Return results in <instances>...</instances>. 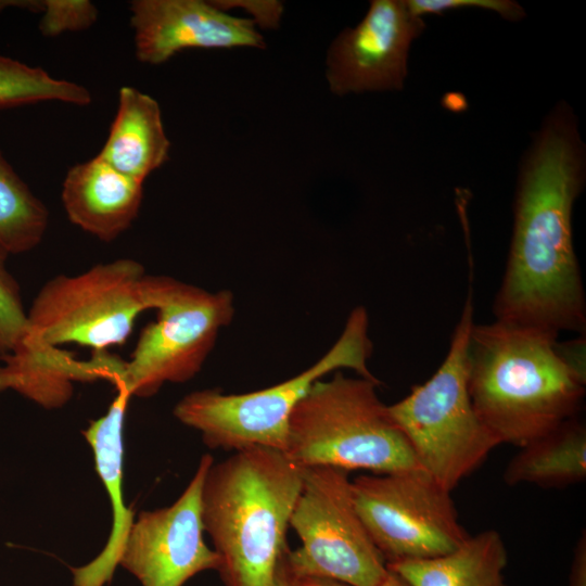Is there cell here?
<instances>
[{"mask_svg": "<svg viewBox=\"0 0 586 586\" xmlns=\"http://www.w3.org/2000/svg\"><path fill=\"white\" fill-rule=\"evenodd\" d=\"M169 148L157 101L137 88L122 87L115 118L97 156L143 182L168 160Z\"/></svg>", "mask_w": 586, "mask_h": 586, "instance_id": "17", "label": "cell"}, {"mask_svg": "<svg viewBox=\"0 0 586 586\" xmlns=\"http://www.w3.org/2000/svg\"><path fill=\"white\" fill-rule=\"evenodd\" d=\"M219 9L226 11L230 8H244L253 14V22L262 27L275 28L283 12V4L279 1H213Z\"/></svg>", "mask_w": 586, "mask_h": 586, "instance_id": "25", "label": "cell"}, {"mask_svg": "<svg viewBox=\"0 0 586 586\" xmlns=\"http://www.w3.org/2000/svg\"><path fill=\"white\" fill-rule=\"evenodd\" d=\"M569 586H586V534L584 530L574 548Z\"/></svg>", "mask_w": 586, "mask_h": 586, "instance_id": "27", "label": "cell"}, {"mask_svg": "<svg viewBox=\"0 0 586 586\" xmlns=\"http://www.w3.org/2000/svg\"><path fill=\"white\" fill-rule=\"evenodd\" d=\"M348 471L304 468L303 484L290 527L301 540L286 548L281 565L291 581L315 578L348 586H378L386 561L373 544L355 507Z\"/></svg>", "mask_w": 586, "mask_h": 586, "instance_id": "8", "label": "cell"}, {"mask_svg": "<svg viewBox=\"0 0 586 586\" xmlns=\"http://www.w3.org/2000/svg\"><path fill=\"white\" fill-rule=\"evenodd\" d=\"M291 581V579H290ZM294 586H347L339 582L328 579L306 578L291 581ZM378 586H409L398 574L388 570L386 577Z\"/></svg>", "mask_w": 586, "mask_h": 586, "instance_id": "28", "label": "cell"}, {"mask_svg": "<svg viewBox=\"0 0 586 586\" xmlns=\"http://www.w3.org/2000/svg\"><path fill=\"white\" fill-rule=\"evenodd\" d=\"M115 387L117 394L107 411L82 431L92 449L97 473L110 498L112 526L99 555L84 565L71 568L73 586H106L112 582L135 521V512L123 498L124 423L131 395L122 384Z\"/></svg>", "mask_w": 586, "mask_h": 586, "instance_id": "14", "label": "cell"}, {"mask_svg": "<svg viewBox=\"0 0 586 586\" xmlns=\"http://www.w3.org/2000/svg\"><path fill=\"white\" fill-rule=\"evenodd\" d=\"M356 510L388 563L446 555L469 536L450 491L421 468L351 482Z\"/></svg>", "mask_w": 586, "mask_h": 586, "instance_id": "10", "label": "cell"}, {"mask_svg": "<svg viewBox=\"0 0 586 586\" xmlns=\"http://www.w3.org/2000/svg\"><path fill=\"white\" fill-rule=\"evenodd\" d=\"M7 8L41 12L39 29L46 37L85 30L95 23L99 14L88 0H0V12Z\"/></svg>", "mask_w": 586, "mask_h": 586, "instance_id": "22", "label": "cell"}, {"mask_svg": "<svg viewBox=\"0 0 586 586\" xmlns=\"http://www.w3.org/2000/svg\"><path fill=\"white\" fill-rule=\"evenodd\" d=\"M421 17L404 0H373L361 22L330 44L326 78L336 95L400 89L411 41L422 31Z\"/></svg>", "mask_w": 586, "mask_h": 586, "instance_id": "12", "label": "cell"}, {"mask_svg": "<svg viewBox=\"0 0 586 586\" xmlns=\"http://www.w3.org/2000/svg\"><path fill=\"white\" fill-rule=\"evenodd\" d=\"M8 256L0 245V360L22 351L30 332L20 286L7 268Z\"/></svg>", "mask_w": 586, "mask_h": 586, "instance_id": "23", "label": "cell"}, {"mask_svg": "<svg viewBox=\"0 0 586 586\" xmlns=\"http://www.w3.org/2000/svg\"><path fill=\"white\" fill-rule=\"evenodd\" d=\"M144 294L157 318L142 329L116 385L145 398L165 383L194 378L235 308L231 291L211 292L167 276L146 273Z\"/></svg>", "mask_w": 586, "mask_h": 586, "instance_id": "7", "label": "cell"}, {"mask_svg": "<svg viewBox=\"0 0 586 586\" xmlns=\"http://www.w3.org/2000/svg\"><path fill=\"white\" fill-rule=\"evenodd\" d=\"M303 475L285 453L260 446L211 464L201 514L225 586H272Z\"/></svg>", "mask_w": 586, "mask_h": 586, "instance_id": "3", "label": "cell"}, {"mask_svg": "<svg viewBox=\"0 0 586 586\" xmlns=\"http://www.w3.org/2000/svg\"><path fill=\"white\" fill-rule=\"evenodd\" d=\"M1 360L0 393L13 390L46 409L63 407L73 395L74 382L107 380L112 368L105 353L78 360L71 352L49 346L30 334L23 351Z\"/></svg>", "mask_w": 586, "mask_h": 586, "instance_id": "16", "label": "cell"}, {"mask_svg": "<svg viewBox=\"0 0 586 586\" xmlns=\"http://www.w3.org/2000/svg\"><path fill=\"white\" fill-rule=\"evenodd\" d=\"M412 14H440L459 8H482L495 11L506 18H519L523 11L519 4L508 0H406Z\"/></svg>", "mask_w": 586, "mask_h": 586, "instance_id": "24", "label": "cell"}, {"mask_svg": "<svg viewBox=\"0 0 586 586\" xmlns=\"http://www.w3.org/2000/svg\"><path fill=\"white\" fill-rule=\"evenodd\" d=\"M145 276L142 264L119 258L50 279L27 313L30 335L49 346L73 343L93 353L125 344L149 309Z\"/></svg>", "mask_w": 586, "mask_h": 586, "instance_id": "9", "label": "cell"}, {"mask_svg": "<svg viewBox=\"0 0 586 586\" xmlns=\"http://www.w3.org/2000/svg\"><path fill=\"white\" fill-rule=\"evenodd\" d=\"M272 586H294L292 584V582L290 581V578L288 577V575L285 574L282 565H281V560H280V563H279V566H278V571H277V575H276V579H275V583L272 584Z\"/></svg>", "mask_w": 586, "mask_h": 586, "instance_id": "29", "label": "cell"}, {"mask_svg": "<svg viewBox=\"0 0 586 586\" xmlns=\"http://www.w3.org/2000/svg\"><path fill=\"white\" fill-rule=\"evenodd\" d=\"M214 462L204 454L181 495L168 507L141 511L124 544L118 565L141 586H183L194 575L218 570L219 558L204 542L201 492Z\"/></svg>", "mask_w": 586, "mask_h": 586, "instance_id": "11", "label": "cell"}, {"mask_svg": "<svg viewBox=\"0 0 586 586\" xmlns=\"http://www.w3.org/2000/svg\"><path fill=\"white\" fill-rule=\"evenodd\" d=\"M558 333L495 320L471 328L472 406L499 444L523 447L582 409L586 381L559 356Z\"/></svg>", "mask_w": 586, "mask_h": 586, "instance_id": "2", "label": "cell"}, {"mask_svg": "<svg viewBox=\"0 0 586 586\" xmlns=\"http://www.w3.org/2000/svg\"><path fill=\"white\" fill-rule=\"evenodd\" d=\"M43 101L87 105L92 97L79 84L54 78L40 67L0 55V110Z\"/></svg>", "mask_w": 586, "mask_h": 586, "instance_id": "21", "label": "cell"}, {"mask_svg": "<svg viewBox=\"0 0 586 586\" xmlns=\"http://www.w3.org/2000/svg\"><path fill=\"white\" fill-rule=\"evenodd\" d=\"M136 58L158 65L186 49L265 48L252 18L233 16L203 0L130 3Z\"/></svg>", "mask_w": 586, "mask_h": 586, "instance_id": "13", "label": "cell"}, {"mask_svg": "<svg viewBox=\"0 0 586 586\" xmlns=\"http://www.w3.org/2000/svg\"><path fill=\"white\" fill-rule=\"evenodd\" d=\"M368 327L366 308L356 307L332 347L303 372L249 393L194 391L176 404L173 413L179 422L199 431L209 448L238 451L260 446L284 453L291 413L316 381L345 368L379 381L367 365L372 354Z\"/></svg>", "mask_w": 586, "mask_h": 586, "instance_id": "5", "label": "cell"}, {"mask_svg": "<svg viewBox=\"0 0 586 586\" xmlns=\"http://www.w3.org/2000/svg\"><path fill=\"white\" fill-rule=\"evenodd\" d=\"M143 182L113 168L99 156L67 171L62 203L72 224L101 241L111 242L138 216Z\"/></svg>", "mask_w": 586, "mask_h": 586, "instance_id": "15", "label": "cell"}, {"mask_svg": "<svg viewBox=\"0 0 586 586\" xmlns=\"http://www.w3.org/2000/svg\"><path fill=\"white\" fill-rule=\"evenodd\" d=\"M573 135L549 126L524 168L510 252L494 302L497 320L585 334L586 300L572 238L582 182Z\"/></svg>", "mask_w": 586, "mask_h": 586, "instance_id": "1", "label": "cell"}, {"mask_svg": "<svg viewBox=\"0 0 586 586\" xmlns=\"http://www.w3.org/2000/svg\"><path fill=\"white\" fill-rule=\"evenodd\" d=\"M520 448L502 474L509 486L563 488L586 477V426L578 417Z\"/></svg>", "mask_w": 586, "mask_h": 586, "instance_id": "19", "label": "cell"}, {"mask_svg": "<svg viewBox=\"0 0 586 586\" xmlns=\"http://www.w3.org/2000/svg\"><path fill=\"white\" fill-rule=\"evenodd\" d=\"M380 381L341 370L316 381L293 409L284 453L302 468L333 467L374 474L420 468L378 394Z\"/></svg>", "mask_w": 586, "mask_h": 586, "instance_id": "4", "label": "cell"}, {"mask_svg": "<svg viewBox=\"0 0 586 586\" xmlns=\"http://www.w3.org/2000/svg\"><path fill=\"white\" fill-rule=\"evenodd\" d=\"M48 225L46 205L0 150V245L9 254L28 252L42 241Z\"/></svg>", "mask_w": 586, "mask_h": 586, "instance_id": "20", "label": "cell"}, {"mask_svg": "<svg viewBox=\"0 0 586 586\" xmlns=\"http://www.w3.org/2000/svg\"><path fill=\"white\" fill-rule=\"evenodd\" d=\"M473 323L470 290L440 368L425 383L387 406L420 468L450 492L499 445L469 395L467 349Z\"/></svg>", "mask_w": 586, "mask_h": 586, "instance_id": "6", "label": "cell"}, {"mask_svg": "<svg viewBox=\"0 0 586 586\" xmlns=\"http://www.w3.org/2000/svg\"><path fill=\"white\" fill-rule=\"evenodd\" d=\"M556 348L568 367L586 381L585 334L568 342H557Z\"/></svg>", "mask_w": 586, "mask_h": 586, "instance_id": "26", "label": "cell"}, {"mask_svg": "<svg viewBox=\"0 0 586 586\" xmlns=\"http://www.w3.org/2000/svg\"><path fill=\"white\" fill-rule=\"evenodd\" d=\"M508 555L501 535L485 530L469 535L453 551L429 559L387 564L409 586H507Z\"/></svg>", "mask_w": 586, "mask_h": 586, "instance_id": "18", "label": "cell"}]
</instances>
